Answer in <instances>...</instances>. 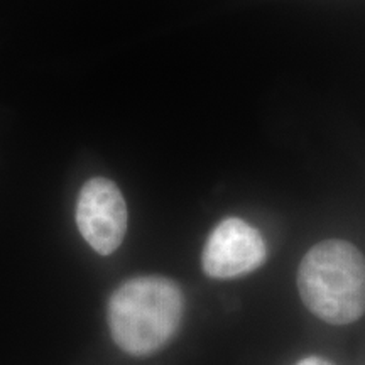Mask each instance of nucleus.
<instances>
[{"label":"nucleus","instance_id":"nucleus-1","mask_svg":"<svg viewBox=\"0 0 365 365\" xmlns=\"http://www.w3.org/2000/svg\"><path fill=\"white\" fill-rule=\"evenodd\" d=\"M182 313L185 296L175 281L139 276L113 291L107 318L118 349L134 357H148L175 336Z\"/></svg>","mask_w":365,"mask_h":365},{"label":"nucleus","instance_id":"nucleus-2","mask_svg":"<svg viewBox=\"0 0 365 365\" xmlns=\"http://www.w3.org/2000/svg\"><path fill=\"white\" fill-rule=\"evenodd\" d=\"M301 299L330 325H349L365 313V257L345 240L319 242L298 269Z\"/></svg>","mask_w":365,"mask_h":365},{"label":"nucleus","instance_id":"nucleus-3","mask_svg":"<svg viewBox=\"0 0 365 365\" xmlns=\"http://www.w3.org/2000/svg\"><path fill=\"white\" fill-rule=\"evenodd\" d=\"M75 218L86 244L100 255H110L120 247L127 232L124 195L113 181L93 178L80 191Z\"/></svg>","mask_w":365,"mask_h":365},{"label":"nucleus","instance_id":"nucleus-4","mask_svg":"<svg viewBox=\"0 0 365 365\" xmlns=\"http://www.w3.org/2000/svg\"><path fill=\"white\" fill-rule=\"evenodd\" d=\"M266 259L267 245L261 232L242 218L228 217L208 235L202 266L210 277L230 279L255 271Z\"/></svg>","mask_w":365,"mask_h":365},{"label":"nucleus","instance_id":"nucleus-5","mask_svg":"<svg viewBox=\"0 0 365 365\" xmlns=\"http://www.w3.org/2000/svg\"><path fill=\"white\" fill-rule=\"evenodd\" d=\"M294 365H335V364H331L330 360L323 357H318V355H309V357L301 359L299 362H296Z\"/></svg>","mask_w":365,"mask_h":365}]
</instances>
